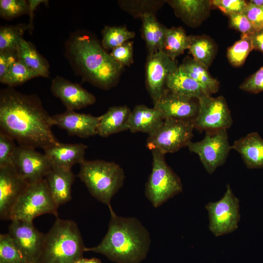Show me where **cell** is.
Instances as JSON below:
<instances>
[{"instance_id": "cell-1", "label": "cell", "mask_w": 263, "mask_h": 263, "mask_svg": "<svg viewBox=\"0 0 263 263\" xmlns=\"http://www.w3.org/2000/svg\"><path fill=\"white\" fill-rule=\"evenodd\" d=\"M53 126L52 116L37 96L10 87L1 90L0 131L12 137L19 146L43 149L58 143L52 129Z\"/></svg>"}, {"instance_id": "cell-2", "label": "cell", "mask_w": 263, "mask_h": 263, "mask_svg": "<svg viewBox=\"0 0 263 263\" xmlns=\"http://www.w3.org/2000/svg\"><path fill=\"white\" fill-rule=\"evenodd\" d=\"M111 219L107 232L97 245L85 251L104 255L117 263H140L150 244V233L137 218L118 216L109 208Z\"/></svg>"}, {"instance_id": "cell-3", "label": "cell", "mask_w": 263, "mask_h": 263, "mask_svg": "<svg viewBox=\"0 0 263 263\" xmlns=\"http://www.w3.org/2000/svg\"><path fill=\"white\" fill-rule=\"evenodd\" d=\"M70 52L88 78L103 88H108L113 83L123 66L95 40L87 36L75 37L71 43Z\"/></svg>"}, {"instance_id": "cell-4", "label": "cell", "mask_w": 263, "mask_h": 263, "mask_svg": "<svg viewBox=\"0 0 263 263\" xmlns=\"http://www.w3.org/2000/svg\"><path fill=\"white\" fill-rule=\"evenodd\" d=\"M85 248L76 223L57 218L45 234L36 263H74L83 258Z\"/></svg>"}, {"instance_id": "cell-5", "label": "cell", "mask_w": 263, "mask_h": 263, "mask_svg": "<svg viewBox=\"0 0 263 263\" xmlns=\"http://www.w3.org/2000/svg\"><path fill=\"white\" fill-rule=\"evenodd\" d=\"M80 166L77 176L90 194L109 208L112 207L111 200L124 184L122 168L113 162L101 160H85Z\"/></svg>"}, {"instance_id": "cell-6", "label": "cell", "mask_w": 263, "mask_h": 263, "mask_svg": "<svg viewBox=\"0 0 263 263\" xmlns=\"http://www.w3.org/2000/svg\"><path fill=\"white\" fill-rule=\"evenodd\" d=\"M152 170L146 184L145 195L152 206L158 207L181 192L180 178L168 165L165 154L157 149L151 150Z\"/></svg>"}, {"instance_id": "cell-7", "label": "cell", "mask_w": 263, "mask_h": 263, "mask_svg": "<svg viewBox=\"0 0 263 263\" xmlns=\"http://www.w3.org/2000/svg\"><path fill=\"white\" fill-rule=\"evenodd\" d=\"M58 207L44 179L27 186L14 206L10 220L33 222L37 217L46 214L57 217Z\"/></svg>"}, {"instance_id": "cell-8", "label": "cell", "mask_w": 263, "mask_h": 263, "mask_svg": "<svg viewBox=\"0 0 263 263\" xmlns=\"http://www.w3.org/2000/svg\"><path fill=\"white\" fill-rule=\"evenodd\" d=\"M193 121L165 119L161 126L147 140V147L165 154L188 146L193 137Z\"/></svg>"}, {"instance_id": "cell-9", "label": "cell", "mask_w": 263, "mask_h": 263, "mask_svg": "<svg viewBox=\"0 0 263 263\" xmlns=\"http://www.w3.org/2000/svg\"><path fill=\"white\" fill-rule=\"evenodd\" d=\"M239 202L230 186L227 185L226 191L221 199L206 205L209 229L215 236L231 233L238 228L241 217Z\"/></svg>"}, {"instance_id": "cell-10", "label": "cell", "mask_w": 263, "mask_h": 263, "mask_svg": "<svg viewBox=\"0 0 263 263\" xmlns=\"http://www.w3.org/2000/svg\"><path fill=\"white\" fill-rule=\"evenodd\" d=\"M189 150L197 154L206 171L212 174L217 168L225 162L232 149L228 141L226 130L206 132L200 141L190 142Z\"/></svg>"}, {"instance_id": "cell-11", "label": "cell", "mask_w": 263, "mask_h": 263, "mask_svg": "<svg viewBox=\"0 0 263 263\" xmlns=\"http://www.w3.org/2000/svg\"><path fill=\"white\" fill-rule=\"evenodd\" d=\"M198 111L193 120L194 128L205 132L227 130L233 119L225 98L204 95L198 99Z\"/></svg>"}, {"instance_id": "cell-12", "label": "cell", "mask_w": 263, "mask_h": 263, "mask_svg": "<svg viewBox=\"0 0 263 263\" xmlns=\"http://www.w3.org/2000/svg\"><path fill=\"white\" fill-rule=\"evenodd\" d=\"M12 164L18 175L28 185L44 179L52 169L44 153L34 148L21 146H17Z\"/></svg>"}, {"instance_id": "cell-13", "label": "cell", "mask_w": 263, "mask_h": 263, "mask_svg": "<svg viewBox=\"0 0 263 263\" xmlns=\"http://www.w3.org/2000/svg\"><path fill=\"white\" fill-rule=\"evenodd\" d=\"M8 234L29 263H36L40 255L45 234L34 226L33 222L12 220Z\"/></svg>"}, {"instance_id": "cell-14", "label": "cell", "mask_w": 263, "mask_h": 263, "mask_svg": "<svg viewBox=\"0 0 263 263\" xmlns=\"http://www.w3.org/2000/svg\"><path fill=\"white\" fill-rule=\"evenodd\" d=\"M178 66L163 51L150 54L146 65L147 86L154 105L164 95L169 75Z\"/></svg>"}, {"instance_id": "cell-15", "label": "cell", "mask_w": 263, "mask_h": 263, "mask_svg": "<svg viewBox=\"0 0 263 263\" xmlns=\"http://www.w3.org/2000/svg\"><path fill=\"white\" fill-rule=\"evenodd\" d=\"M28 185L17 174L12 165L0 168V218L10 220L12 210Z\"/></svg>"}, {"instance_id": "cell-16", "label": "cell", "mask_w": 263, "mask_h": 263, "mask_svg": "<svg viewBox=\"0 0 263 263\" xmlns=\"http://www.w3.org/2000/svg\"><path fill=\"white\" fill-rule=\"evenodd\" d=\"M54 126L65 130L71 135L87 138L97 134L100 117L67 110L52 116Z\"/></svg>"}, {"instance_id": "cell-17", "label": "cell", "mask_w": 263, "mask_h": 263, "mask_svg": "<svg viewBox=\"0 0 263 263\" xmlns=\"http://www.w3.org/2000/svg\"><path fill=\"white\" fill-rule=\"evenodd\" d=\"M51 90L60 99L67 110H79L95 101L94 95L80 85L58 76L52 80Z\"/></svg>"}, {"instance_id": "cell-18", "label": "cell", "mask_w": 263, "mask_h": 263, "mask_svg": "<svg viewBox=\"0 0 263 263\" xmlns=\"http://www.w3.org/2000/svg\"><path fill=\"white\" fill-rule=\"evenodd\" d=\"M87 146L82 143H58L43 149L52 168L71 170L74 165L81 164Z\"/></svg>"}, {"instance_id": "cell-19", "label": "cell", "mask_w": 263, "mask_h": 263, "mask_svg": "<svg viewBox=\"0 0 263 263\" xmlns=\"http://www.w3.org/2000/svg\"><path fill=\"white\" fill-rule=\"evenodd\" d=\"M154 107L161 112L165 119L193 121L198 111V103H195L192 99L168 93L166 90Z\"/></svg>"}, {"instance_id": "cell-20", "label": "cell", "mask_w": 263, "mask_h": 263, "mask_svg": "<svg viewBox=\"0 0 263 263\" xmlns=\"http://www.w3.org/2000/svg\"><path fill=\"white\" fill-rule=\"evenodd\" d=\"M75 176L72 170L52 168L45 177L48 188L56 205L72 199V186Z\"/></svg>"}, {"instance_id": "cell-21", "label": "cell", "mask_w": 263, "mask_h": 263, "mask_svg": "<svg viewBox=\"0 0 263 263\" xmlns=\"http://www.w3.org/2000/svg\"><path fill=\"white\" fill-rule=\"evenodd\" d=\"M165 119L163 114L156 108L138 105L131 112L129 130L132 133L143 132L150 135L161 126Z\"/></svg>"}, {"instance_id": "cell-22", "label": "cell", "mask_w": 263, "mask_h": 263, "mask_svg": "<svg viewBox=\"0 0 263 263\" xmlns=\"http://www.w3.org/2000/svg\"><path fill=\"white\" fill-rule=\"evenodd\" d=\"M231 148L238 151L248 169L263 167V139L257 132L234 141Z\"/></svg>"}, {"instance_id": "cell-23", "label": "cell", "mask_w": 263, "mask_h": 263, "mask_svg": "<svg viewBox=\"0 0 263 263\" xmlns=\"http://www.w3.org/2000/svg\"><path fill=\"white\" fill-rule=\"evenodd\" d=\"M131 111L126 106L111 107L102 115L97 128V134L106 137L112 134L129 130Z\"/></svg>"}, {"instance_id": "cell-24", "label": "cell", "mask_w": 263, "mask_h": 263, "mask_svg": "<svg viewBox=\"0 0 263 263\" xmlns=\"http://www.w3.org/2000/svg\"><path fill=\"white\" fill-rule=\"evenodd\" d=\"M166 85L169 92L188 98L199 99L206 94L200 85L179 66L168 76Z\"/></svg>"}, {"instance_id": "cell-25", "label": "cell", "mask_w": 263, "mask_h": 263, "mask_svg": "<svg viewBox=\"0 0 263 263\" xmlns=\"http://www.w3.org/2000/svg\"><path fill=\"white\" fill-rule=\"evenodd\" d=\"M169 2L179 17L193 25L202 21L211 5V1L205 0H175Z\"/></svg>"}, {"instance_id": "cell-26", "label": "cell", "mask_w": 263, "mask_h": 263, "mask_svg": "<svg viewBox=\"0 0 263 263\" xmlns=\"http://www.w3.org/2000/svg\"><path fill=\"white\" fill-rule=\"evenodd\" d=\"M140 18L143 33L150 54L163 51L167 28L161 24L152 13H147Z\"/></svg>"}, {"instance_id": "cell-27", "label": "cell", "mask_w": 263, "mask_h": 263, "mask_svg": "<svg viewBox=\"0 0 263 263\" xmlns=\"http://www.w3.org/2000/svg\"><path fill=\"white\" fill-rule=\"evenodd\" d=\"M180 66L200 85L207 95H211L218 91L219 81L211 76L207 68L193 58L185 60Z\"/></svg>"}, {"instance_id": "cell-28", "label": "cell", "mask_w": 263, "mask_h": 263, "mask_svg": "<svg viewBox=\"0 0 263 263\" xmlns=\"http://www.w3.org/2000/svg\"><path fill=\"white\" fill-rule=\"evenodd\" d=\"M17 52L18 60L35 72L38 76H48L49 73L48 64L30 42L23 39L18 48Z\"/></svg>"}, {"instance_id": "cell-29", "label": "cell", "mask_w": 263, "mask_h": 263, "mask_svg": "<svg viewBox=\"0 0 263 263\" xmlns=\"http://www.w3.org/2000/svg\"><path fill=\"white\" fill-rule=\"evenodd\" d=\"M191 36H188L181 28L167 29L163 51L172 60L188 49Z\"/></svg>"}, {"instance_id": "cell-30", "label": "cell", "mask_w": 263, "mask_h": 263, "mask_svg": "<svg viewBox=\"0 0 263 263\" xmlns=\"http://www.w3.org/2000/svg\"><path fill=\"white\" fill-rule=\"evenodd\" d=\"M189 50L193 59L208 68L215 54L213 42L207 37L191 36Z\"/></svg>"}, {"instance_id": "cell-31", "label": "cell", "mask_w": 263, "mask_h": 263, "mask_svg": "<svg viewBox=\"0 0 263 263\" xmlns=\"http://www.w3.org/2000/svg\"><path fill=\"white\" fill-rule=\"evenodd\" d=\"M29 25L18 24L1 26L0 28V51L17 50L23 38L25 31Z\"/></svg>"}, {"instance_id": "cell-32", "label": "cell", "mask_w": 263, "mask_h": 263, "mask_svg": "<svg viewBox=\"0 0 263 263\" xmlns=\"http://www.w3.org/2000/svg\"><path fill=\"white\" fill-rule=\"evenodd\" d=\"M38 76L35 72L18 60L10 66L0 80L3 84L13 86Z\"/></svg>"}, {"instance_id": "cell-33", "label": "cell", "mask_w": 263, "mask_h": 263, "mask_svg": "<svg viewBox=\"0 0 263 263\" xmlns=\"http://www.w3.org/2000/svg\"><path fill=\"white\" fill-rule=\"evenodd\" d=\"M102 45L107 49H113L135 36V33L124 27L105 26L102 31Z\"/></svg>"}, {"instance_id": "cell-34", "label": "cell", "mask_w": 263, "mask_h": 263, "mask_svg": "<svg viewBox=\"0 0 263 263\" xmlns=\"http://www.w3.org/2000/svg\"><path fill=\"white\" fill-rule=\"evenodd\" d=\"M0 263H29L9 235H0Z\"/></svg>"}, {"instance_id": "cell-35", "label": "cell", "mask_w": 263, "mask_h": 263, "mask_svg": "<svg viewBox=\"0 0 263 263\" xmlns=\"http://www.w3.org/2000/svg\"><path fill=\"white\" fill-rule=\"evenodd\" d=\"M253 49L250 36L242 35L241 39L227 50V56L229 62L236 67L242 65L247 56Z\"/></svg>"}, {"instance_id": "cell-36", "label": "cell", "mask_w": 263, "mask_h": 263, "mask_svg": "<svg viewBox=\"0 0 263 263\" xmlns=\"http://www.w3.org/2000/svg\"><path fill=\"white\" fill-rule=\"evenodd\" d=\"M28 12V3L24 0H0V14L3 18L12 19Z\"/></svg>"}, {"instance_id": "cell-37", "label": "cell", "mask_w": 263, "mask_h": 263, "mask_svg": "<svg viewBox=\"0 0 263 263\" xmlns=\"http://www.w3.org/2000/svg\"><path fill=\"white\" fill-rule=\"evenodd\" d=\"M15 140L4 132L0 131V168L12 164V159L16 149Z\"/></svg>"}, {"instance_id": "cell-38", "label": "cell", "mask_w": 263, "mask_h": 263, "mask_svg": "<svg viewBox=\"0 0 263 263\" xmlns=\"http://www.w3.org/2000/svg\"><path fill=\"white\" fill-rule=\"evenodd\" d=\"M247 2L244 0H213L211 5L214 6L225 14L229 15L243 13Z\"/></svg>"}, {"instance_id": "cell-39", "label": "cell", "mask_w": 263, "mask_h": 263, "mask_svg": "<svg viewBox=\"0 0 263 263\" xmlns=\"http://www.w3.org/2000/svg\"><path fill=\"white\" fill-rule=\"evenodd\" d=\"M228 16L230 26L240 32L242 35L249 36L256 30L243 13L232 14Z\"/></svg>"}, {"instance_id": "cell-40", "label": "cell", "mask_w": 263, "mask_h": 263, "mask_svg": "<svg viewBox=\"0 0 263 263\" xmlns=\"http://www.w3.org/2000/svg\"><path fill=\"white\" fill-rule=\"evenodd\" d=\"M240 89L253 94L263 92V66L244 80L240 85Z\"/></svg>"}, {"instance_id": "cell-41", "label": "cell", "mask_w": 263, "mask_h": 263, "mask_svg": "<svg viewBox=\"0 0 263 263\" xmlns=\"http://www.w3.org/2000/svg\"><path fill=\"white\" fill-rule=\"evenodd\" d=\"M132 43L127 41L112 49L110 55L118 63L123 65L131 64L132 59Z\"/></svg>"}, {"instance_id": "cell-42", "label": "cell", "mask_w": 263, "mask_h": 263, "mask_svg": "<svg viewBox=\"0 0 263 263\" xmlns=\"http://www.w3.org/2000/svg\"><path fill=\"white\" fill-rule=\"evenodd\" d=\"M255 29L263 28V8L255 5L249 2L243 12Z\"/></svg>"}, {"instance_id": "cell-43", "label": "cell", "mask_w": 263, "mask_h": 263, "mask_svg": "<svg viewBox=\"0 0 263 263\" xmlns=\"http://www.w3.org/2000/svg\"><path fill=\"white\" fill-rule=\"evenodd\" d=\"M18 60L17 50L0 51V79L10 66Z\"/></svg>"}, {"instance_id": "cell-44", "label": "cell", "mask_w": 263, "mask_h": 263, "mask_svg": "<svg viewBox=\"0 0 263 263\" xmlns=\"http://www.w3.org/2000/svg\"><path fill=\"white\" fill-rule=\"evenodd\" d=\"M253 49L263 53V28L256 30L249 35Z\"/></svg>"}, {"instance_id": "cell-45", "label": "cell", "mask_w": 263, "mask_h": 263, "mask_svg": "<svg viewBox=\"0 0 263 263\" xmlns=\"http://www.w3.org/2000/svg\"><path fill=\"white\" fill-rule=\"evenodd\" d=\"M47 0H28V14L30 16V23L29 24L30 28H32V21L34 18V12L37 7L41 3H45Z\"/></svg>"}, {"instance_id": "cell-46", "label": "cell", "mask_w": 263, "mask_h": 263, "mask_svg": "<svg viewBox=\"0 0 263 263\" xmlns=\"http://www.w3.org/2000/svg\"><path fill=\"white\" fill-rule=\"evenodd\" d=\"M74 263H102L101 261L97 258H84L83 257L75 261Z\"/></svg>"}, {"instance_id": "cell-47", "label": "cell", "mask_w": 263, "mask_h": 263, "mask_svg": "<svg viewBox=\"0 0 263 263\" xmlns=\"http://www.w3.org/2000/svg\"><path fill=\"white\" fill-rule=\"evenodd\" d=\"M250 3L259 7H263V0H251Z\"/></svg>"}, {"instance_id": "cell-48", "label": "cell", "mask_w": 263, "mask_h": 263, "mask_svg": "<svg viewBox=\"0 0 263 263\" xmlns=\"http://www.w3.org/2000/svg\"></svg>"}]
</instances>
